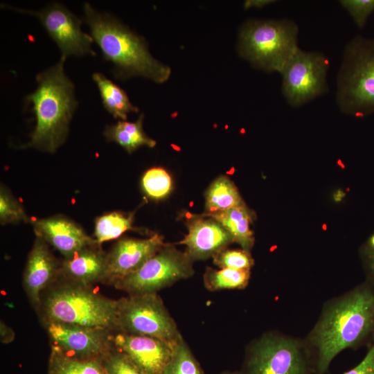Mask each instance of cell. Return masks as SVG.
<instances>
[{
    "label": "cell",
    "mask_w": 374,
    "mask_h": 374,
    "mask_svg": "<svg viewBox=\"0 0 374 374\" xmlns=\"http://www.w3.org/2000/svg\"><path fill=\"white\" fill-rule=\"evenodd\" d=\"M213 263L220 268L238 270H250L253 265V260L249 252L243 249H224L215 255Z\"/></svg>",
    "instance_id": "29"
},
{
    "label": "cell",
    "mask_w": 374,
    "mask_h": 374,
    "mask_svg": "<svg viewBox=\"0 0 374 374\" xmlns=\"http://www.w3.org/2000/svg\"><path fill=\"white\" fill-rule=\"evenodd\" d=\"M15 334L13 330L2 320L0 322V340L2 344H9L14 341Z\"/></svg>",
    "instance_id": "34"
},
{
    "label": "cell",
    "mask_w": 374,
    "mask_h": 374,
    "mask_svg": "<svg viewBox=\"0 0 374 374\" xmlns=\"http://www.w3.org/2000/svg\"><path fill=\"white\" fill-rule=\"evenodd\" d=\"M92 78L98 88L104 107L115 118L126 121L129 113L139 112L126 92L103 74L94 73Z\"/></svg>",
    "instance_id": "21"
},
{
    "label": "cell",
    "mask_w": 374,
    "mask_h": 374,
    "mask_svg": "<svg viewBox=\"0 0 374 374\" xmlns=\"http://www.w3.org/2000/svg\"><path fill=\"white\" fill-rule=\"evenodd\" d=\"M51 347L80 359L103 358L113 348L112 331L66 323L42 321Z\"/></svg>",
    "instance_id": "12"
},
{
    "label": "cell",
    "mask_w": 374,
    "mask_h": 374,
    "mask_svg": "<svg viewBox=\"0 0 374 374\" xmlns=\"http://www.w3.org/2000/svg\"><path fill=\"white\" fill-rule=\"evenodd\" d=\"M107 256L98 244L86 247L60 262L58 278L89 287L104 283Z\"/></svg>",
    "instance_id": "18"
},
{
    "label": "cell",
    "mask_w": 374,
    "mask_h": 374,
    "mask_svg": "<svg viewBox=\"0 0 374 374\" xmlns=\"http://www.w3.org/2000/svg\"><path fill=\"white\" fill-rule=\"evenodd\" d=\"M374 332V292L357 287L329 306L310 337L315 349L314 372L324 374L334 357Z\"/></svg>",
    "instance_id": "1"
},
{
    "label": "cell",
    "mask_w": 374,
    "mask_h": 374,
    "mask_svg": "<svg viewBox=\"0 0 374 374\" xmlns=\"http://www.w3.org/2000/svg\"><path fill=\"white\" fill-rule=\"evenodd\" d=\"M193 260L173 244L166 243L135 272L112 285L129 294L157 293L194 274Z\"/></svg>",
    "instance_id": "8"
},
{
    "label": "cell",
    "mask_w": 374,
    "mask_h": 374,
    "mask_svg": "<svg viewBox=\"0 0 374 374\" xmlns=\"http://www.w3.org/2000/svg\"><path fill=\"white\" fill-rule=\"evenodd\" d=\"M48 374H107L103 358L80 359L51 347Z\"/></svg>",
    "instance_id": "23"
},
{
    "label": "cell",
    "mask_w": 374,
    "mask_h": 374,
    "mask_svg": "<svg viewBox=\"0 0 374 374\" xmlns=\"http://www.w3.org/2000/svg\"><path fill=\"white\" fill-rule=\"evenodd\" d=\"M103 362L107 374H146L114 347L103 356Z\"/></svg>",
    "instance_id": "30"
},
{
    "label": "cell",
    "mask_w": 374,
    "mask_h": 374,
    "mask_svg": "<svg viewBox=\"0 0 374 374\" xmlns=\"http://www.w3.org/2000/svg\"><path fill=\"white\" fill-rule=\"evenodd\" d=\"M314 366L299 344L267 335L252 348L245 374H309Z\"/></svg>",
    "instance_id": "10"
},
{
    "label": "cell",
    "mask_w": 374,
    "mask_h": 374,
    "mask_svg": "<svg viewBox=\"0 0 374 374\" xmlns=\"http://www.w3.org/2000/svg\"><path fill=\"white\" fill-rule=\"evenodd\" d=\"M166 243L157 233L145 239L122 238L107 256V270L104 283L113 285L116 281L135 272Z\"/></svg>",
    "instance_id": "15"
},
{
    "label": "cell",
    "mask_w": 374,
    "mask_h": 374,
    "mask_svg": "<svg viewBox=\"0 0 374 374\" xmlns=\"http://www.w3.org/2000/svg\"><path fill=\"white\" fill-rule=\"evenodd\" d=\"M141 187L150 199L160 200L168 196L172 189L170 175L163 168L154 167L148 170L141 179Z\"/></svg>",
    "instance_id": "27"
},
{
    "label": "cell",
    "mask_w": 374,
    "mask_h": 374,
    "mask_svg": "<svg viewBox=\"0 0 374 374\" xmlns=\"http://www.w3.org/2000/svg\"><path fill=\"white\" fill-rule=\"evenodd\" d=\"M249 270L221 268L216 270L207 267L204 274L205 287L211 291L226 289H242L249 282Z\"/></svg>",
    "instance_id": "25"
},
{
    "label": "cell",
    "mask_w": 374,
    "mask_h": 374,
    "mask_svg": "<svg viewBox=\"0 0 374 374\" xmlns=\"http://www.w3.org/2000/svg\"><path fill=\"white\" fill-rule=\"evenodd\" d=\"M42 298L37 312L42 321H50L118 331L117 300L61 278Z\"/></svg>",
    "instance_id": "4"
},
{
    "label": "cell",
    "mask_w": 374,
    "mask_h": 374,
    "mask_svg": "<svg viewBox=\"0 0 374 374\" xmlns=\"http://www.w3.org/2000/svg\"><path fill=\"white\" fill-rule=\"evenodd\" d=\"M236 186L226 176H220L205 193V213L224 211L244 205Z\"/></svg>",
    "instance_id": "22"
},
{
    "label": "cell",
    "mask_w": 374,
    "mask_h": 374,
    "mask_svg": "<svg viewBox=\"0 0 374 374\" xmlns=\"http://www.w3.org/2000/svg\"><path fill=\"white\" fill-rule=\"evenodd\" d=\"M6 7L37 17L57 44L62 53L61 57L96 55L91 47L92 37L82 31L81 20L62 4L53 2L37 11Z\"/></svg>",
    "instance_id": "11"
},
{
    "label": "cell",
    "mask_w": 374,
    "mask_h": 374,
    "mask_svg": "<svg viewBox=\"0 0 374 374\" xmlns=\"http://www.w3.org/2000/svg\"><path fill=\"white\" fill-rule=\"evenodd\" d=\"M298 35L291 19L249 20L240 31L239 53L256 69L280 73L299 49Z\"/></svg>",
    "instance_id": "6"
},
{
    "label": "cell",
    "mask_w": 374,
    "mask_h": 374,
    "mask_svg": "<svg viewBox=\"0 0 374 374\" xmlns=\"http://www.w3.org/2000/svg\"><path fill=\"white\" fill-rule=\"evenodd\" d=\"M275 2L276 1L273 0H248L244 2V7L245 9L251 8H261Z\"/></svg>",
    "instance_id": "35"
},
{
    "label": "cell",
    "mask_w": 374,
    "mask_h": 374,
    "mask_svg": "<svg viewBox=\"0 0 374 374\" xmlns=\"http://www.w3.org/2000/svg\"><path fill=\"white\" fill-rule=\"evenodd\" d=\"M339 2L360 29L366 26L374 11V0H341Z\"/></svg>",
    "instance_id": "31"
},
{
    "label": "cell",
    "mask_w": 374,
    "mask_h": 374,
    "mask_svg": "<svg viewBox=\"0 0 374 374\" xmlns=\"http://www.w3.org/2000/svg\"><path fill=\"white\" fill-rule=\"evenodd\" d=\"M83 10L90 35L104 58L114 65L116 77L142 76L157 83H163L169 78L170 68L152 57L142 37L112 15L101 12L89 3H84Z\"/></svg>",
    "instance_id": "3"
},
{
    "label": "cell",
    "mask_w": 374,
    "mask_h": 374,
    "mask_svg": "<svg viewBox=\"0 0 374 374\" xmlns=\"http://www.w3.org/2000/svg\"><path fill=\"white\" fill-rule=\"evenodd\" d=\"M60 262L42 238L36 237L28 254L23 276V285L33 308L38 312L42 293L59 277Z\"/></svg>",
    "instance_id": "16"
},
{
    "label": "cell",
    "mask_w": 374,
    "mask_h": 374,
    "mask_svg": "<svg viewBox=\"0 0 374 374\" xmlns=\"http://www.w3.org/2000/svg\"><path fill=\"white\" fill-rule=\"evenodd\" d=\"M134 213L114 211L98 217L95 222L94 235L98 244L119 238L128 230H137L133 226Z\"/></svg>",
    "instance_id": "24"
},
{
    "label": "cell",
    "mask_w": 374,
    "mask_h": 374,
    "mask_svg": "<svg viewBox=\"0 0 374 374\" xmlns=\"http://www.w3.org/2000/svg\"><path fill=\"white\" fill-rule=\"evenodd\" d=\"M110 337L113 347L146 374H162L172 358L176 344L119 331L113 332Z\"/></svg>",
    "instance_id": "13"
},
{
    "label": "cell",
    "mask_w": 374,
    "mask_h": 374,
    "mask_svg": "<svg viewBox=\"0 0 374 374\" xmlns=\"http://www.w3.org/2000/svg\"><path fill=\"white\" fill-rule=\"evenodd\" d=\"M336 82V103L342 113L374 114V38L357 35L347 43Z\"/></svg>",
    "instance_id": "5"
},
{
    "label": "cell",
    "mask_w": 374,
    "mask_h": 374,
    "mask_svg": "<svg viewBox=\"0 0 374 374\" xmlns=\"http://www.w3.org/2000/svg\"><path fill=\"white\" fill-rule=\"evenodd\" d=\"M188 233L176 244H184L185 252L194 260L213 258L234 242L231 233L217 221L202 214H184Z\"/></svg>",
    "instance_id": "14"
},
{
    "label": "cell",
    "mask_w": 374,
    "mask_h": 374,
    "mask_svg": "<svg viewBox=\"0 0 374 374\" xmlns=\"http://www.w3.org/2000/svg\"><path fill=\"white\" fill-rule=\"evenodd\" d=\"M224 374H235V373H224Z\"/></svg>",
    "instance_id": "36"
},
{
    "label": "cell",
    "mask_w": 374,
    "mask_h": 374,
    "mask_svg": "<svg viewBox=\"0 0 374 374\" xmlns=\"http://www.w3.org/2000/svg\"><path fill=\"white\" fill-rule=\"evenodd\" d=\"M162 374H204L181 337L175 344L172 358Z\"/></svg>",
    "instance_id": "26"
},
{
    "label": "cell",
    "mask_w": 374,
    "mask_h": 374,
    "mask_svg": "<svg viewBox=\"0 0 374 374\" xmlns=\"http://www.w3.org/2000/svg\"><path fill=\"white\" fill-rule=\"evenodd\" d=\"M202 215L217 221L231 233L234 242L238 243L243 250L249 252L254 243L253 233L250 229L253 214L246 204L224 211Z\"/></svg>",
    "instance_id": "19"
},
{
    "label": "cell",
    "mask_w": 374,
    "mask_h": 374,
    "mask_svg": "<svg viewBox=\"0 0 374 374\" xmlns=\"http://www.w3.org/2000/svg\"><path fill=\"white\" fill-rule=\"evenodd\" d=\"M33 226L36 237L58 251L64 259L86 247L98 244L78 224L62 216L35 220Z\"/></svg>",
    "instance_id": "17"
},
{
    "label": "cell",
    "mask_w": 374,
    "mask_h": 374,
    "mask_svg": "<svg viewBox=\"0 0 374 374\" xmlns=\"http://www.w3.org/2000/svg\"><path fill=\"white\" fill-rule=\"evenodd\" d=\"M143 114L134 122L119 121L115 124L107 125L103 134L109 142H114L128 153H132L141 146L154 148L156 141L143 131Z\"/></svg>",
    "instance_id": "20"
},
{
    "label": "cell",
    "mask_w": 374,
    "mask_h": 374,
    "mask_svg": "<svg viewBox=\"0 0 374 374\" xmlns=\"http://www.w3.org/2000/svg\"><path fill=\"white\" fill-rule=\"evenodd\" d=\"M344 374H374V339L362 361L355 367Z\"/></svg>",
    "instance_id": "32"
},
{
    "label": "cell",
    "mask_w": 374,
    "mask_h": 374,
    "mask_svg": "<svg viewBox=\"0 0 374 374\" xmlns=\"http://www.w3.org/2000/svg\"><path fill=\"white\" fill-rule=\"evenodd\" d=\"M329 65L323 53L299 48L280 73L282 93L287 103L297 107L327 93Z\"/></svg>",
    "instance_id": "9"
},
{
    "label": "cell",
    "mask_w": 374,
    "mask_h": 374,
    "mask_svg": "<svg viewBox=\"0 0 374 374\" xmlns=\"http://www.w3.org/2000/svg\"><path fill=\"white\" fill-rule=\"evenodd\" d=\"M61 57L54 65L36 75L37 86L26 98L35 116L30 141L23 148L55 152L65 141L70 121L77 107L74 84L66 75Z\"/></svg>",
    "instance_id": "2"
},
{
    "label": "cell",
    "mask_w": 374,
    "mask_h": 374,
    "mask_svg": "<svg viewBox=\"0 0 374 374\" xmlns=\"http://www.w3.org/2000/svg\"><path fill=\"white\" fill-rule=\"evenodd\" d=\"M29 219L21 204L3 186L0 189V222L1 224L27 222Z\"/></svg>",
    "instance_id": "28"
},
{
    "label": "cell",
    "mask_w": 374,
    "mask_h": 374,
    "mask_svg": "<svg viewBox=\"0 0 374 374\" xmlns=\"http://www.w3.org/2000/svg\"><path fill=\"white\" fill-rule=\"evenodd\" d=\"M364 256L368 271L374 280V235L367 242L364 250Z\"/></svg>",
    "instance_id": "33"
},
{
    "label": "cell",
    "mask_w": 374,
    "mask_h": 374,
    "mask_svg": "<svg viewBox=\"0 0 374 374\" xmlns=\"http://www.w3.org/2000/svg\"><path fill=\"white\" fill-rule=\"evenodd\" d=\"M118 331L175 343L181 337L176 323L157 293L129 294L117 300Z\"/></svg>",
    "instance_id": "7"
}]
</instances>
